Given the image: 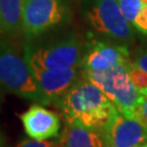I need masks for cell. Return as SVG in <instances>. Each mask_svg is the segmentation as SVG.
<instances>
[{
	"label": "cell",
	"mask_w": 147,
	"mask_h": 147,
	"mask_svg": "<svg viewBox=\"0 0 147 147\" xmlns=\"http://www.w3.org/2000/svg\"><path fill=\"white\" fill-rule=\"evenodd\" d=\"M3 143H5V138H3L1 132H0V147H3Z\"/></svg>",
	"instance_id": "cell-19"
},
{
	"label": "cell",
	"mask_w": 147,
	"mask_h": 147,
	"mask_svg": "<svg viewBox=\"0 0 147 147\" xmlns=\"http://www.w3.org/2000/svg\"><path fill=\"white\" fill-rule=\"evenodd\" d=\"M24 0H0V34L16 35L22 32Z\"/></svg>",
	"instance_id": "cell-12"
},
{
	"label": "cell",
	"mask_w": 147,
	"mask_h": 147,
	"mask_svg": "<svg viewBox=\"0 0 147 147\" xmlns=\"http://www.w3.org/2000/svg\"><path fill=\"white\" fill-rule=\"evenodd\" d=\"M16 147H58L57 140H35V138H25L19 142Z\"/></svg>",
	"instance_id": "cell-15"
},
{
	"label": "cell",
	"mask_w": 147,
	"mask_h": 147,
	"mask_svg": "<svg viewBox=\"0 0 147 147\" xmlns=\"http://www.w3.org/2000/svg\"><path fill=\"white\" fill-rule=\"evenodd\" d=\"M25 133L35 140H49L60 134L61 120L53 111L46 109L40 104L32 105L20 115Z\"/></svg>",
	"instance_id": "cell-10"
},
{
	"label": "cell",
	"mask_w": 147,
	"mask_h": 147,
	"mask_svg": "<svg viewBox=\"0 0 147 147\" xmlns=\"http://www.w3.org/2000/svg\"><path fill=\"white\" fill-rule=\"evenodd\" d=\"M118 2L123 16L132 25H134V22L144 7L143 2L141 0H118Z\"/></svg>",
	"instance_id": "cell-13"
},
{
	"label": "cell",
	"mask_w": 147,
	"mask_h": 147,
	"mask_svg": "<svg viewBox=\"0 0 147 147\" xmlns=\"http://www.w3.org/2000/svg\"><path fill=\"white\" fill-rule=\"evenodd\" d=\"M58 147H109L105 131L81 124H64Z\"/></svg>",
	"instance_id": "cell-11"
},
{
	"label": "cell",
	"mask_w": 147,
	"mask_h": 147,
	"mask_svg": "<svg viewBox=\"0 0 147 147\" xmlns=\"http://www.w3.org/2000/svg\"><path fill=\"white\" fill-rule=\"evenodd\" d=\"M56 107L64 123L105 130L118 108L101 89L90 81L82 78L69 89Z\"/></svg>",
	"instance_id": "cell-1"
},
{
	"label": "cell",
	"mask_w": 147,
	"mask_h": 147,
	"mask_svg": "<svg viewBox=\"0 0 147 147\" xmlns=\"http://www.w3.org/2000/svg\"><path fill=\"white\" fill-rule=\"evenodd\" d=\"M86 18L95 31L117 40L127 42L134 36L132 24L123 16L118 0H93Z\"/></svg>",
	"instance_id": "cell-6"
},
{
	"label": "cell",
	"mask_w": 147,
	"mask_h": 147,
	"mask_svg": "<svg viewBox=\"0 0 147 147\" xmlns=\"http://www.w3.org/2000/svg\"><path fill=\"white\" fill-rule=\"evenodd\" d=\"M68 9L63 0H24L22 33L34 38L67 20Z\"/></svg>",
	"instance_id": "cell-5"
},
{
	"label": "cell",
	"mask_w": 147,
	"mask_h": 147,
	"mask_svg": "<svg viewBox=\"0 0 147 147\" xmlns=\"http://www.w3.org/2000/svg\"><path fill=\"white\" fill-rule=\"evenodd\" d=\"M136 147H147V144H144V145H141V146H136Z\"/></svg>",
	"instance_id": "cell-22"
},
{
	"label": "cell",
	"mask_w": 147,
	"mask_h": 147,
	"mask_svg": "<svg viewBox=\"0 0 147 147\" xmlns=\"http://www.w3.org/2000/svg\"><path fill=\"white\" fill-rule=\"evenodd\" d=\"M0 86L21 98L45 105L24 53L21 56L16 48L7 40H0Z\"/></svg>",
	"instance_id": "cell-2"
},
{
	"label": "cell",
	"mask_w": 147,
	"mask_h": 147,
	"mask_svg": "<svg viewBox=\"0 0 147 147\" xmlns=\"http://www.w3.org/2000/svg\"><path fill=\"white\" fill-rule=\"evenodd\" d=\"M133 26L137 28V31H140L141 33L147 35V5L143 7L142 11L136 18Z\"/></svg>",
	"instance_id": "cell-17"
},
{
	"label": "cell",
	"mask_w": 147,
	"mask_h": 147,
	"mask_svg": "<svg viewBox=\"0 0 147 147\" xmlns=\"http://www.w3.org/2000/svg\"><path fill=\"white\" fill-rule=\"evenodd\" d=\"M130 78L132 83L142 95H147V73L137 64L132 62L130 68Z\"/></svg>",
	"instance_id": "cell-14"
},
{
	"label": "cell",
	"mask_w": 147,
	"mask_h": 147,
	"mask_svg": "<svg viewBox=\"0 0 147 147\" xmlns=\"http://www.w3.org/2000/svg\"><path fill=\"white\" fill-rule=\"evenodd\" d=\"M133 62L137 64L140 68H142L147 73V48L138 50V53H136Z\"/></svg>",
	"instance_id": "cell-18"
},
{
	"label": "cell",
	"mask_w": 147,
	"mask_h": 147,
	"mask_svg": "<svg viewBox=\"0 0 147 147\" xmlns=\"http://www.w3.org/2000/svg\"><path fill=\"white\" fill-rule=\"evenodd\" d=\"M109 147H136L147 144V126L118 111L104 130Z\"/></svg>",
	"instance_id": "cell-8"
},
{
	"label": "cell",
	"mask_w": 147,
	"mask_h": 147,
	"mask_svg": "<svg viewBox=\"0 0 147 147\" xmlns=\"http://www.w3.org/2000/svg\"><path fill=\"white\" fill-rule=\"evenodd\" d=\"M133 118L141 121L143 124H145L147 126V95L143 96L140 105H138L137 109L135 110V113H134Z\"/></svg>",
	"instance_id": "cell-16"
},
{
	"label": "cell",
	"mask_w": 147,
	"mask_h": 147,
	"mask_svg": "<svg viewBox=\"0 0 147 147\" xmlns=\"http://www.w3.org/2000/svg\"><path fill=\"white\" fill-rule=\"evenodd\" d=\"M132 62L119 64L105 71L83 70V78L97 85L116 105L122 115L134 117L143 96L130 78Z\"/></svg>",
	"instance_id": "cell-3"
},
{
	"label": "cell",
	"mask_w": 147,
	"mask_h": 147,
	"mask_svg": "<svg viewBox=\"0 0 147 147\" xmlns=\"http://www.w3.org/2000/svg\"><path fill=\"white\" fill-rule=\"evenodd\" d=\"M141 1L143 2V5H147V0H141Z\"/></svg>",
	"instance_id": "cell-21"
},
{
	"label": "cell",
	"mask_w": 147,
	"mask_h": 147,
	"mask_svg": "<svg viewBox=\"0 0 147 147\" xmlns=\"http://www.w3.org/2000/svg\"><path fill=\"white\" fill-rule=\"evenodd\" d=\"M129 62L130 53L126 46L93 40L85 48L81 68L86 71H105Z\"/></svg>",
	"instance_id": "cell-9"
},
{
	"label": "cell",
	"mask_w": 147,
	"mask_h": 147,
	"mask_svg": "<svg viewBox=\"0 0 147 147\" xmlns=\"http://www.w3.org/2000/svg\"><path fill=\"white\" fill-rule=\"evenodd\" d=\"M28 67L42 95L45 106H57L69 89L83 78V69L80 67L44 69L34 64H28Z\"/></svg>",
	"instance_id": "cell-7"
},
{
	"label": "cell",
	"mask_w": 147,
	"mask_h": 147,
	"mask_svg": "<svg viewBox=\"0 0 147 147\" xmlns=\"http://www.w3.org/2000/svg\"><path fill=\"white\" fill-rule=\"evenodd\" d=\"M2 99H3V96H2V87L0 86V108L2 105Z\"/></svg>",
	"instance_id": "cell-20"
},
{
	"label": "cell",
	"mask_w": 147,
	"mask_h": 147,
	"mask_svg": "<svg viewBox=\"0 0 147 147\" xmlns=\"http://www.w3.org/2000/svg\"><path fill=\"white\" fill-rule=\"evenodd\" d=\"M85 48L75 37H68L42 46L28 44L24 47L27 64L44 69L81 68Z\"/></svg>",
	"instance_id": "cell-4"
}]
</instances>
